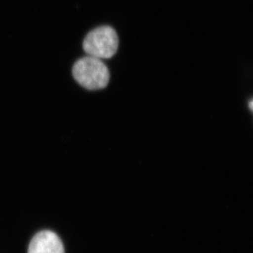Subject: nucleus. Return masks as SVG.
<instances>
[{
  "instance_id": "f257e3e1",
  "label": "nucleus",
  "mask_w": 253,
  "mask_h": 253,
  "mask_svg": "<svg viewBox=\"0 0 253 253\" xmlns=\"http://www.w3.org/2000/svg\"><path fill=\"white\" fill-rule=\"evenodd\" d=\"M75 80L88 90L105 88L110 81V72L101 59L96 57H83L78 60L72 68Z\"/></svg>"
},
{
  "instance_id": "f03ea898",
  "label": "nucleus",
  "mask_w": 253,
  "mask_h": 253,
  "mask_svg": "<svg viewBox=\"0 0 253 253\" xmlns=\"http://www.w3.org/2000/svg\"><path fill=\"white\" fill-rule=\"evenodd\" d=\"M119 39L113 27L103 26L91 31L85 36L83 48L88 56L98 59L111 58L117 53Z\"/></svg>"
},
{
  "instance_id": "7ed1b4c3",
  "label": "nucleus",
  "mask_w": 253,
  "mask_h": 253,
  "mask_svg": "<svg viewBox=\"0 0 253 253\" xmlns=\"http://www.w3.org/2000/svg\"><path fill=\"white\" fill-rule=\"evenodd\" d=\"M28 253H65L64 247L54 232L43 230L31 239Z\"/></svg>"
},
{
  "instance_id": "20e7f679",
  "label": "nucleus",
  "mask_w": 253,
  "mask_h": 253,
  "mask_svg": "<svg viewBox=\"0 0 253 253\" xmlns=\"http://www.w3.org/2000/svg\"><path fill=\"white\" fill-rule=\"evenodd\" d=\"M253 100H251V101H250V103H249V107H250V109H251V110H253Z\"/></svg>"
}]
</instances>
